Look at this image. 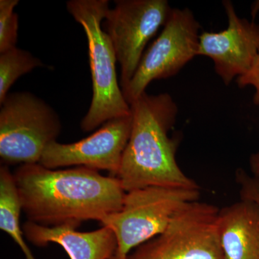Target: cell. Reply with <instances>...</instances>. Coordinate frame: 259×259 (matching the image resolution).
<instances>
[{"label":"cell","instance_id":"obj_13","mask_svg":"<svg viewBox=\"0 0 259 259\" xmlns=\"http://www.w3.org/2000/svg\"><path fill=\"white\" fill-rule=\"evenodd\" d=\"M21 203L14 175L9 166L0 167V229L6 233L23 250L26 259H35L24 239L20 228Z\"/></svg>","mask_w":259,"mask_h":259},{"label":"cell","instance_id":"obj_3","mask_svg":"<svg viewBox=\"0 0 259 259\" xmlns=\"http://www.w3.org/2000/svg\"><path fill=\"white\" fill-rule=\"evenodd\" d=\"M108 0H70L66 9L81 25L88 42L93 96L88 113L81 122L83 132H91L107 121L131 114L117 80L115 49L102 28L108 10Z\"/></svg>","mask_w":259,"mask_h":259},{"label":"cell","instance_id":"obj_5","mask_svg":"<svg viewBox=\"0 0 259 259\" xmlns=\"http://www.w3.org/2000/svg\"><path fill=\"white\" fill-rule=\"evenodd\" d=\"M0 105L2 165L40 163L46 148L61 134L59 116L29 92L9 93Z\"/></svg>","mask_w":259,"mask_h":259},{"label":"cell","instance_id":"obj_4","mask_svg":"<svg viewBox=\"0 0 259 259\" xmlns=\"http://www.w3.org/2000/svg\"><path fill=\"white\" fill-rule=\"evenodd\" d=\"M199 197L200 190L158 186L126 192L120 210L100 221L117 239L112 259H127L140 245L161 234L182 207Z\"/></svg>","mask_w":259,"mask_h":259},{"label":"cell","instance_id":"obj_9","mask_svg":"<svg viewBox=\"0 0 259 259\" xmlns=\"http://www.w3.org/2000/svg\"><path fill=\"white\" fill-rule=\"evenodd\" d=\"M132 127V113L107 121L86 139L61 144L54 141L42 153L40 164L57 169L67 166H85L105 170L117 177Z\"/></svg>","mask_w":259,"mask_h":259},{"label":"cell","instance_id":"obj_15","mask_svg":"<svg viewBox=\"0 0 259 259\" xmlns=\"http://www.w3.org/2000/svg\"><path fill=\"white\" fill-rule=\"evenodd\" d=\"M18 0H0V54L17 47L18 15L15 8Z\"/></svg>","mask_w":259,"mask_h":259},{"label":"cell","instance_id":"obj_6","mask_svg":"<svg viewBox=\"0 0 259 259\" xmlns=\"http://www.w3.org/2000/svg\"><path fill=\"white\" fill-rule=\"evenodd\" d=\"M220 209L196 200L177 212L166 229L140 245L127 259H223Z\"/></svg>","mask_w":259,"mask_h":259},{"label":"cell","instance_id":"obj_14","mask_svg":"<svg viewBox=\"0 0 259 259\" xmlns=\"http://www.w3.org/2000/svg\"><path fill=\"white\" fill-rule=\"evenodd\" d=\"M38 67L44 63L28 51L15 47L0 54V105L20 76Z\"/></svg>","mask_w":259,"mask_h":259},{"label":"cell","instance_id":"obj_12","mask_svg":"<svg viewBox=\"0 0 259 259\" xmlns=\"http://www.w3.org/2000/svg\"><path fill=\"white\" fill-rule=\"evenodd\" d=\"M223 259H259V209L240 199L220 209Z\"/></svg>","mask_w":259,"mask_h":259},{"label":"cell","instance_id":"obj_8","mask_svg":"<svg viewBox=\"0 0 259 259\" xmlns=\"http://www.w3.org/2000/svg\"><path fill=\"white\" fill-rule=\"evenodd\" d=\"M172 8L166 0H117L104 19L120 66V87L134 77L148 41L164 26Z\"/></svg>","mask_w":259,"mask_h":259},{"label":"cell","instance_id":"obj_18","mask_svg":"<svg viewBox=\"0 0 259 259\" xmlns=\"http://www.w3.org/2000/svg\"><path fill=\"white\" fill-rule=\"evenodd\" d=\"M250 174L259 176V152L253 153L249 158Z\"/></svg>","mask_w":259,"mask_h":259},{"label":"cell","instance_id":"obj_10","mask_svg":"<svg viewBox=\"0 0 259 259\" xmlns=\"http://www.w3.org/2000/svg\"><path fill=\"white\" fill-rule=\"evenodd\" d=\"M223 5L228 27L222 31L200 33L198 56L212 59L216 74L229 85L253 64L259 50V25L238 17L229 0L223 1Z\"/></svg>","mask_w":259,"mask_h":259},{"label":"cell","instance_id":"obj_1","mask_svg":"<svg viewBox=\"0 0 259 259\" xmlns=\"http://www.w3.org/2000/svg\"><path fill=\"white\" fill-rule=\"evenodd\" d=\"M22 211L28 221L45 226L77 228L122 208L125 191L117 177L85 166L50 169L23 164L14 173Z\"/></svg>","mask_w":259,"mask_h":259},{"label":"cell","instance_id":"obj_17","mask_svg":"<svg viewBox=\"0 0 259 259\" xmlns=\"http://www.w3.org/2000/svg\"><path fill=\"white\" fill-rule=\"evenodd\" d=\"M238 87L241 88L251 86L255 89L253 102L259 105V50L253 64L245 74L236 79Z\"/></svg>","mask_w":259,"mask_h":259},{"label":"cell","instance_id":"obj_11","mask_svg":"<svg viewBox=\"0 0 259 259\" xmlns=\"http://www.w3.org/2000/svg\"><path fill=\"white\" fill-rule=\"evenodd\" d=\"M74 226H45L27 221L24 236L37 247L56 243L64 248L70 259H112L117 250L115 233L109 227L96 231L80 232Z\"/></svg>","mask_w":259,"mask_h":259},{"label":"cell","instance_id":"obj_2","mask_svg":"<svg viewBox=\"0 0 259 259\" xmlns=\"http://www.w3.org/2000/svg\"><path fill=\"white\" fill-rule=\"evenodd\" d=\"M130 105L131 136L116 177L125 192L152 186L200 190L177 163L179 140L168 135L178 114L171 95L146 92Z\"/></svg>","mask_w":259,"mask_h":259},{"label":"cell","instance_id":"obj_7","mask_svg":"<svg viewBox=\"0 0 259 259\" xmlns=\"http://www.w3.org/2000/svg\"><path fill=\"white\" fill-rule=\"evenodd\" d=\"M200 25L189 8H172L157 38L145 51L124 97L129 105L154 80L168 79L198 56Z\"/></svg>","mask_w":259,"mask_h":259},{"label":"cell","instance_id":"obj_16","mask_svg":"<svg viewBox=\"0 0 259 259\" xmlns=\"http://www.w3.org/2000/svg\"><path fill=\"white\" fill-rule=\"evenodd\" d=\"M241 199L249 201L259 209V176L248 173L243 169L236 173Z\"/></svg>","mask_w":259,"mask_h":259}]
</instances>
